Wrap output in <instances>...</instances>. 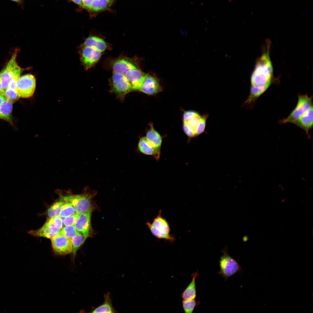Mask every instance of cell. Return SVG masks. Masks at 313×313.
Segmentation results:
<instances>
[{"label":"cell","mask_w":313,"mask_h":313,"mask_svg":"<svg viewBox=\"0 0 313 313\" xmlns=\"http://www.w3.org/2000/svg\"><path fill=\"white\" fill-rule=\"evenodd\" d=\"M198 275L199 273L197 272L192 274L191 281L181 294L183 300L195 299L196 296L195 280Z\"/></svg>","instance_id":"d6986e66"},{"label":"cell","mask_w":313,"mask_h":313,"mask_svg":"<svg viewBox=\"0 0 313 313\" xmlns=\"http://www.w3.org/2000/svg\"><path fill=\"white\" fill-rule=\"evenodd\" d=\"M22 70L18 65L17 66L10 81L8 88L16 90L17 83L19 78L20 77V74Z\"/></svg>","instance_id":"f546056e"},{"label":"cell","mask_w":313,"mask_h":313,"mask_svg":"<svg viewBox=\"0 0 313 313\" xmlns=\"http://www.w3.org/2000/svg\"><path fill=\"white\" fill-rule=\"evenodd\" d=\"M36 85V79L33 75L28 74L20 77L16 87L19 98H27L32 97L34 93Z\"/></svg>","instance_id":"ba28073f"},{"label":"cell","mask_w":313,"mask_h":313,"mask_svg":"<svg viewBox=\"0 0 313 313\" xmlns=\"http://www.w3.org/2000/svg\"><path fill=\"white\" fill-rule=\"evenodd\" d=\"M145 74L136 67L128 70L123 74L129 82L133 90H139Z\"/></svg>","instance_id":"5bb4252c"},{"label":"cell","mask_w":313,"mask_h":313,"mask_svg":"<svg viewBox=\"0 0 313 313\" xmlns=\"http://www.w3.org/2000/svg\"><path fill=\"white\" fill-rule=\"evenodd\" d=\"M79 214L76 213L69 216L64 218L62 219L63 223L65 226L74 225Z\"/></svg>","instance_id":"836d02e7"},{"label":"cell","mask_w":313,"mask_h":313,"mask_svg":"<svg viewBox=\"0 0 313 313\" xmlns=\"http://www.w3.org/2000/svg\"><path fill=\"white\" fill-rule=\"evenodd\" d=\"M160 210L152 222L148 221L146 225L152 234L159 239H163L170 242H174V237L170 234L169 224L165 219L161 215Z\"/></svg>","instance_id":"3957f363"},{"label":"cell","mask_w":313,"mask_h":313,"mask_svg":"<svg viewBox=\"0 0 313 313\" xmlns=\"http://www.w3.org/2000/svg\"><path fill=\"white\" fill-rule=\"evenodd\" d=\"M111 4L113 3L114 0H107Z\"/></svg>","instance_id":"b9f144b4"},{"label":"cell","mask_w":313,"mask_h":313,"mask_svg":"<svg viewBox=\"0 0 313 313\" xmlns=\"http://www.w3.org/2000/svg\"><path fill=\"white\" fill-rule=\"evenodd\" d=\"M111 5L107 0H94L89 9L93 11L99 12L107 9Z\"/></svg>","instance_id":"4316f807"},{"label":"cell","mask_w":313,"mask_h":313,"mask_svg":"<svg viewBox=\"0 0 313 313\" xmlns=\"http://www.w3.org/2000/svg\"><path fill=\"white\" fill-rule=\"evenodd\" d=\"M269 87L268 86L256 87L252 86L249 96L242 104V107L248 109H253L258 99Z\"/></svg>","instance_id":"2e32d148"},{"label":"cell","mask_w":313,"mask_h":313,"mask_svg":"<svg viewBox=\"0 0 313 313\" xmlns=\"http://www.w3.org/2000/svg\"><path fill=\"white\" fill-rule=\"evenodd\" d=\"M298 97L297 103L294 109L287 117L280 121V123H292L313 107L312 97H309L307 94H299Z\"/></svg>","instance_id":"8992f818"},{"label":"cell","mask_w":313,"mask_h":313,"mask_svg":"<svg viewBox=\"0 0 313 313\" xmlns=\"http://www.w3.org/2000/svg\"><path fill=\"white\" fill-rule=\"evenodd\" d=\"M313 107L310 108L297 120L292 123L304 130L307 136L310 138L309 131L312 128L313 124Z\"/></svg>","instance_id":"9a60e30c"},{"label":"cell","mask_w":313,"mask_h":313,"mask_svg":"<svg viewBox=\"0 0 313 313\" xmlns=\"http://www.w3.org/2000/svg\"><path fill=\"white\" fill-rule=\"evenodd\" d=\"M269 46L258 59L251 77L252 86H270L273 77V68L269 55Z\"/></svg>","instance_id":"6da1fadb"},{"label":"cell","mask_w":313,"mask_h":313,"mask_svg":"<svg viewBox=\"0 0 313 313\" xmlns=\"http://www.w3.org/2000/svg\"><path fill=\"white\" fill-rule=\"evenodd\" d=\"M62 226V219L58 216L48 219L41 227L37 230H31L28 233L34 236L51 239L59 233Z\"/></svg>","instance_id":"277c9868"},{"label":"cell","mask_w":313,"mask_h":313,"mask_svg":"<svg viewBox=\"0 0 313 313\" xmlns=\"http://www.w3.org/2000/svg\"><path fill=\"white\" fill-rule=\"evenodd\" d=\"M146 138L148 141L154 147L161 150L162 142V138L161 135L151 125L147 131Z\"/></svg>","instance_id":"7402d4cb"},{"label":"cell","mask_w":313,"mask_h":313,"mask_svg":"<svg viewBox=\"0 0 313 313\" xmlns=\"http://www.w3.org/2000/svg\"><path fill=\"white\" fill-rule=\"evenodd\" d=\"M18 51L17 49L15 51L7 64L0 72L2 89L4 94L9 86L15 70L18 65L16 61Z\"/></svg>","instance_id":"30bf717a"},{"label":"cell","mask_w":313,"mask_h":313,"mask_svg":"<svg viewBox=\"0 0 313 313\" xmlns=\"http://www.w3.org/2000/svg\"><path fill=\"white\" fill-rule=\"evenodd\" d=\"M182 306L184 311L186 313H192L196 306L199 304L194 299L190 300H183Z\"/></svg>","instance_id":"f1b7e54d"},{"label":"cell","mask_w":313,"mask_h":313,"mask_svg":"<svg viewBox=\"0 0 313 313\" xmlns=\"http://www.w3.org/2000/svg\"><path fill=\"white\" fill-rule=\"evenodd\" d=\"M227 247L221 251L223 255L219 261L220 270L219 273L226 279L241 271V267L238 262L228 254Z\"/></svg>","instance_id":"5b68a950"},{"label":"cell","mask_w":313,"mask_h":313,"mask_svg":"<svg viewBox=\"0 0 313 313\" xmlns=\"http://www.w3.org/2000/svg\"><path fill=\"white\" fill-rule=\"evenodd\" d=\"M139 90L148 95H153L161 92V88L157 79L145 74Z\"/></svg>","instance_id":"4fadbf2b"},{"label":"cell","mask_w":313,"mask_h":313,"mask_svg":"<svg viewBox=\"0 0 313 313\" xmlns=\"http://www.w3.org/2000/svg\"><path fill=\"white\" fill-rule=\"evenodd\" d=\"M93 209L79 214L74 225L77 231L90 236L92 231L91 217Z\"/></svg>","instance_id":"7c38bea8"},{"label":"cell","mask_w":313,"mask_h":313,"mask_svg":"<svg viewBox=\"0 0 313 313\" xmlns=\"http://www.w3.org/2000/svg\"><path fill=\"white\" fill-rule=\"evenodd\" d=\"M88 237L78 232L76 235L71 239L72 245V260L74 261L77 251Z\"/></svg>","instance_id":"cb8c5ba5"},{"label":"cell","mask_w":313,"mask_h":313,"mask_svg":"<svg viewBox=\"0 0 313 313\" xmlns=\"http://www.w3.org/2000/svg\"><path fill=\"white\" fill-rule=\"evenodd\" d=\"M6 99L4 95L0 94V105Z\"/></svg>","instance_id":"f35d334b"},{"label":"cell","mask_w":313,"mask_h":313,"mask_svg":"<svg viewBox=\"0 0 313 313\" xmlns=\"http://www.w3.org/2000/svg\"><path fill=\"white\" fill-rule=\"evenodd\" d=\"M197 112L193 111H188L185 112L183 114V122H185L188 119L193 116Z\"/></svg>","instance_id":"d590c367"},{"label":"cell","mask_w":313,"mask_h":313,"mask_svg":"<svg viewBox=\"0 0 313 313\" xmlns=\"http://www.w3.org/2000/svg\"><path fill=\"white\" fill-rule=\"evenodd\" d=\"M63 201V203L59 214L60 217L61 218H65L77 213L74 208L72 204Z\"/></svg>","instance_id":"484cf974"},{"label":"cell","mask_w":313,"mask_h":313,"mask_svg":"<svg viewBox=\"0 0 313 313\" xmlns=\"http://www.w3.org/2000/svg\"><path fill=\"white\" fill-rule=\"evenodd\" d=\"M111 90L122 100L125 95L132 90L129 82L124 74L114 72L111 80Z\"/></svg>","instance_id":"52a82bcc"},{"label":"cell","mask_w":313,"mask_h":313,"mask_svg":"<svg viewBox=\"0 0 313 313\" xmlns=\"http://www.w3.org/2000/svg\"><path fill=\"white\" fill-rule=\"evenodd\" d=\"M138 149L141 153L146 155L152 156L157 161L159 160L161 150L154 147L148 141L145 137H143L140 139L138 144Z\"/></svg>","instance_id":"e0dca14e"},{"label":"cell","mask_w":313,"mask_h":313,"mask_svg":"<svg viewBox=\"0 0 313 313\" xmlns=\"http://www.w3.org/2000/svg\"><path fill=\"white\" fill-rule=\"evenodd\" d=\"M97 193L96 190H91L86 187L81 194H60L59 197L63 201L72 204L76 212L79 214L93 209L92 199Z\"/></svg>","instance_id":"7a4b0ae2"},{"label":"cell","mask_w":313,"mask_h":313,"mask_svg":"<svg viewBox=\"0 0 313 313\" xmlns=\"http://www.w3.org/2000/svg\"><path fill=\"white\" fill-rule=\"evenodd\" d=\"M94 0H82V7L89 9Z\"/></svg>","instance_id":"8d00e7d4"},{"label":"cell","mask_w":313,"mask_h":313,"mask_svg":"<svg viewBox=\"0 0 313 313\" xmlns=\"http://www.w3.org/2000/svg\"><path fill=\"white\" fill-rule=\"evenodd\" d=\"M101 52L93 48L83 46L80 52L81 61L86 70L92 67L99 61Z\"/></svg>","instance_id":"8fae6325"},{"label":"cell","mask_w":313,"mask_h":313,"mask_svg":"<svg viewBox=\"0 0 313 313\" xmlns=\"http://www.w3.org/2000/svg\"><path fill=\"white\" fill-rule=\"evenodd\" d=\"M4 95L7 100L12 103L16 102L20 98L16 90L8 88Z\"/></svg>","instance_id":"4dcf8cb0"},{"label":"cell","mask_w":313,"mask_h":313,"mask_svg":"<svg viewBox=\"0 0 313 313\" xmlns=\"http://www.w3.org/2000/svg\"><path fill=\"white\" fill-rule=\"evenodd\" d=\"M83 46L93 48L101 52L106 50L107 47L106 42L103 39L95 36H91L86 38Z\"/></svg>","instance_id":"ac0fdd59"},{"label":"cell","mask_w":313,"mask_h":313,"mask_svg":"<svg viewBox=\"0 0 313 313\" xmlns=\"http://www.w3.org/2000/svg\"><path fill=\"white\" fill-rule=\"evenodd\" d=\"M201 116L197 113L188 119L185 122L191 128L195 130L198 124Z\"/></svg>","instance_id":"d6a6232c"},{"label":"cell","mask_w":313,"mask_h":313,"mask_svg":"<svg viewBox=\"0 0 313 313\" xmlns=\"http://www.w3.org/2000/svg\"><path fill=\"white\" fill-rule=\"evenodd\" d=\"M15 2L19 6L23 7L24 0H9Z\"/></svg>","instance_id":"74e56055"},{"label":"cell","mask_w":313,"mask_h":313,"mask_svg":"<svg viewBox=\"0 0 313 313\" xmlns=\"http://www.w3.org/2000/svg\"><path fill=\"white\" fill-rule=\"evenodd\" d=\"M104 301L103 303L94 309L91 312L115 313L116 310L113 307L112 300L110 293L108 292L104 294Z\"/></svg>","instance_id":"44dd1931"},{"label":"cell","mask_w":313,"mask_h":313,"mask_svg":"<svg viewBox=\"0 0 313 313\" xmlns=\"http://www.w3.org/2000/svg\"><path fill=\"white\" fill-rule=\"evenodd\" d=\"M208 117V115L207 114L201 116L199 121L195 130L196 137L203 132L205 128L206 119Z\"/></svg>","instance_id":"1f68e13d"},{"label":"cell","mask_w":313,"mask_h":313,"mask_svg":"<svg viewBox=\"0 0 313 313\" xmlns=\"http://www.w3.org/2000/svg\"><path fill=\"white\" fill-rule=\"evenodd\" d=\"M136 67L129 61L124 59H119L112 64V69L114 73L124 74L128 70Z\"/></svg>","instance_id":"ffe728a7"},{"label":"cell","mask_w":313,"mask_h":313,"mask_svg":"<svg viewBox=\"0 0 313 313\" xmlns=\"http://www.w3.org/2000/svg\"><path fill=\"white\" fill-rule=\"evenodd\" d=\"M73 2L80 6L82 7V0H71Z\"/></svg>","instance_id":"ab89813d"},{"label":"cell","mask_w":313,"mask_h":313,"mask_svg":"<svg viewBox=\"0 0 313 313\" xmlns=\"http://www.w3.org/2000/svg\"><path fill=\"white\" fill-rule=\"evenodd\" d=\"M183 129L185 133L190 139L196 137L194 130L186 122H183Z\"/></svg>","instance_id":"e575fe53"},{"label":"cell","mask_w":313,"mask_h":313,"mask_svg":"<svg viewBox=\"0 0 313 313\" xmlns=\"http://www.w3.org/2000/svg\"><path fill=\"white\" fill-rule=\"evenodd\" d=\"M63 203V201L60 199L48 208L46 212L48 219L59 216Z\"/></svg>","instance_id":"d4e9b609"},{"label":"cell","mask_w":313,"mask_h":313,"mask_svg":"<svg viewBox=\"0 0 313 313\" xmlns=\"http://www.w3.org/2000/svg\"><path fill=\"white\" fill-rule=\"evenodd\" d=\"M0 94L4 95V93L2 91L1 86V74L0 72Z\"/></svg>","instance_id":"60d3db41"},{"label":"cell","mask_w":313,"mask_h":313,"mask_svg":"<svg viewBox=\"0 0 313 313\" xmlns=\"http://www.w3.org/2000/svg\"><path fill=\"white\" fill-rule=\"evenodd\" d=\"M52 247L57 255L63 256L72 253V245L71 239L60 234H58L51 239Z\"/></svg>","instance_id":"9c48e42d"},{"label":"cell","mask_w":313,"mask_h":313,"mask_svg":"<svg viewBox=\"0 0 313 313\" xmlns=\"http://www.w3.org/2000/svg\"><path fill=\"white\" fill-rule=\"evenodd\" d=\"M78 233L74 225H70L62 228L59 234H61L71 239L76 235Z\"/></svg>","instance_id":"83f0119b"},{"label":"cell","mask_w":313,"mask_h":313,"mask_svg":"<svg viewBox=\"0 0 313 313\" xmlns=\"http://www.w3.org/2000/svg\"><path fill=\"white\" fill-rule=\"evenodd\" d=\"M12 103L6 99L0 105V119L5 120L12 124Z\"/></svg>","instance_id":"603a6c76"}]
</instances>
